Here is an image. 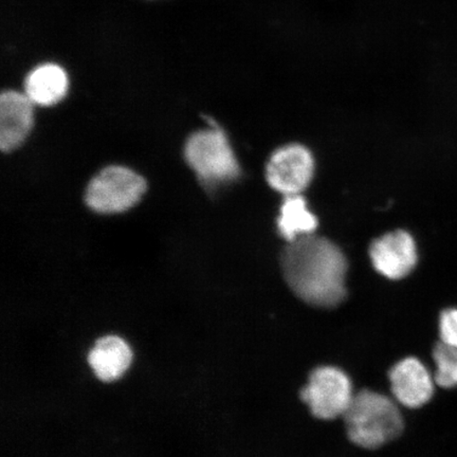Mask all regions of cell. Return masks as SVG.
I'll return each mask as SVG.
<instances>
[{"mask_svg": "<svg viewBox=\"0 0 457 457\" xmlns=\"http://www.w3.org/2000/svg\"><path fill=\"white\" fill-rule=\"evenodd\" d=\"M282 267L291 290L308 304L330 308L345 300L347 262L328 239L312 234L289 243Z\"/></svg>", "mask_w": 457, "mask_h": 457, "instance_id": "6da1fadb", "label": "cell"}, {"mask_svg": "<svg viewBox=\"0 0 457 457\" xmlns=\"http://www.w3.org/2000/svg\"><path fill=\"white\" fill-rule=\"evenodd\" d=\"M348 437L365 449H377L397 438L403 430L402 412L384 394L364 390L353 396L345 414Z\"/></svg>", "mask_w": 457, "mask_h": 457, "instance_id": "7a4b0ae2", "label": "cell"}, {"mask_svg": "<svg viewBox=\"0 0 457 457\" xmlns=\"http://www.w3.org/2000/svg\"><path fill=\"white\" fill-rule=\"evenodd\" d=\"M185 157L204 187L230 184L241 173L230 142L224 130L217 127L198 130L188 137Z\"/></svg>", "mask_w": 457, "mask_h": 457, "instance_id": "3957f363", "label": "cell"}, {"mask_svg": "<svg viewBox=\"0 0 457 457\" xmlns=\"http://www.w3.org/2000/svg\"><path fill=\"white\" fill-rule=\"evenodd\" d=\"M146 181L133 170L111 165L90 180L85 203L99 214H118L134 208L146 192Z\"/></svg>", "mask_w": 457, "mask_h": 457, "instance_id": "277c9868", "label": "cell"}, {"mask_svg": "<svg viewBox=\"0 0 457 457\" xmlns=\"http://www.w3.org/2000/svg\"><path fill=\"white\" fill-rule=\"evenodd\" d=\"M352 381L345 371L335 367H320L308 379L301 398L312 414L330 420L345 416L353 399Z\"/></svg>", "mask_w": 457, "mask_h": 457, "instance_id": "5b68a950", "label": "cell"}, {"mask_svg": "<svg viewBox=\"0 0 457 457\" xmlns=\"http://www.w3.org/2000/svg\"><path fill=\"white\" fill-rule=\"evenodd\" d=\"M314 171L312 153L305 146L290 145L278 148L268 162L267 180L286 196L299 195L311 184Z\"/></svg>", "mask_w": 457, "mask_h": 457, "instance_id": "8992f818", "label": "cell"}, {"mask_svg": "<svg viewBox=\"0 0 457 457\" xmlns=\"http://www.w3.org/2000/svg\"><path fill=\"white\" fill-rule=\"evenodd\" d=\"M388 377L394 398L405 408L424 407L436 392L434 374L415 357L400 360L394 365Z\"/></svg>", "mask_w": 457, "mask_h": 457, "instance_id": "52a82bcc", "label": "cell"}, {"mask_svg": "<svg viewBox=\"0 0 457 457\" xmlns=\"http://www.w3.org/2000/svg\"><path fill=\"white\" fill-rule=\"evenodd\" d=\"M370 256L375 270L390 279H402L415 270L419 251L412 236L395 231L376 239Z\"/></svg>", "mask_w": 457, "mask_h": 457, "instance_id": "ba28073f", "label": "cell"}, {"mask_svg": "<svg viewBox=\"0 0 457 457\" xmlns=\"http://www.w3.org/2000/svg\"><path fill=\"white\" fill-rule=\"evenodd\" d=\"M33 105L25 94L14 90L4 91L0 96V148L4 153L15 151L31 133Z\"/></svg>", "mask_w": 457, "mask_h": 457, "instance_id": "9c48e42d", "label": "cell"}, {"mask_svg": "<svg viewBox=\"0 0 457 457\" xmlns=\"http://www.w3.org/2000/svg\"><path fill=\"white\" fill-rule=\"evenodd\" d=\"M133 352L118 336H106L96 342L88 353V362L102 381L112 382L120 378L130 367Z\"/></svg>", "mask_w": 457, "mask_h": 457, "instance_id": "30bf717a", "label": "cell"}, {"mask_svg": "<svg viewBox=\"0 0 457 457\" xmlns=\"http://www.w3.org/2000/svg\"><path fill=\"white\" fill-rule=\"evenodd\" d=\"M68 88L66 71L54 62L34 68L25 79V95L34 105L54 106L65 98Z\"/></svg>", "mask_w": 457, "mask_h": 457, "instance_id": "8fae6325", "label": "cell"}, {"mask_svg": "<svg viewBox=\"0 0 457 457\" xmlns=\"http://www.w3.org/2000/svg\"><path fill=\"white\" fill-rule=\"evenodd\" d=\"M318 226L317 217L299 195L286 196L278 220V232L288 243L312 236Z\"/></svg>", "mask_w": 457, "mask_h": 457, "instance_id": "7c38bea8", "label": "cell"}, {"mask_svg": "<svg viewBox=\"0 0 457 457\" xmlns=\"http://www.w3.org/2000/svg\"><path fill=\"white\" fill-rule=\"evenodd\" d=\"M434 379L443 388L457 386V348L438 342L433 348Z\"/></svg>", "mask_w": 457, "mask_h": 457, "instance_id": "4fadbf2b", "label": "cell"}, {"mask_svg": "<svg viewBox=\"0 0 457 457\" xmlns=\"http://www.w3.org/2000/svg\"><path fill=\"white\" fill-rule=\"evenodd\" d=\"M439 342L457 348V307H450L439 314Z\"/></svg>", "mask_w": 457, "mask_h": 457, "instance_id": "5bb4252c", "label": "cell"}]
</instances>
